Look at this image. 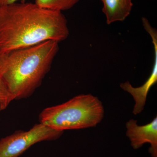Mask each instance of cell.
Here are the masks:
<instances>
[{
    "label": "cell",
    "mask_w": 157,
    "mask_h": 157,
    "mask_svg": "<svg viewBox=\"0 0 157 157\" xmlns=\"http://www.w3.org/2000/svg\"><path fill=\"white\" fill-rule=\"evenodd\" d=\"M14 100V96L11 91L0 78V112L6 109Z\"/></svg>",
    "instance_id": "9c48e42d"
},
{
    "label": "cell",
    "mask_w": 157,
    "mask_h": 157,
    "mask_svg": "<svg viewBox=\"0 0 157 157\" xmlns=\"http://www.w3.org/2000/svg\"><path fill=\"white\" fill-rule=\"evenodd\" d=\"M104 112L103 104L97 97L80 94L43 109L39 114V123L61 132L86 128L100 123Z\"/></svg>",
    "instance_id": "3957f363"
},
{
    "label": "cell",
    "mask_w": 157,
    "mask_h": 157,
    "mask_svg": "<svg viewBox=\"0 0 157 157\" xmlns=\"http://www.w3.org/2000/svg\"><path fill=\"white\" fill-rule=\"evenodd\" d=\"M126 135L134 149H138L145 143H149V152L152 157H157V117L150 123L137 125V121L131 119L126 124Z\"/></svg>",
    "instance_id": "5b68a950"
},
{
    "label": "cell",
    "mask_w": 157,
    "mask_h": 157,
    "mask_svg": "<svg viewBox=\"0 0 157 157\" xmlns=\"http://www.w3.org/2000/svg\"><path fill=\"white\" fill-rule=\"evenodd\" d=\"M59 50L58 42L48 41L0 52V78L14 100L29 98L40 86Z\"/></svg>",
    "instance_id": "7a4b0ae2"
},
{
    "label": "cell",
    "mask_w": 157,
    "mask_h": 157,
    "mask_svg": "<svg viewBox=\"0 0 157 157\" xmlns=\"http://www.w3.org/2000/svg\"><path fill=\"white\" fill-rule=\"evenodd\" d=\"M154 48V63L150 76L142 86L139 87H134L129 81L121 83L122 89L131 94L135 101V105L133 113L135 115L142 112L146 103L147 97L150 90L157 82V39H152Z\"/></svg>",
    "instance_id": "8992f818"
},
{
    "label": "cell",
    "mask_w": 157,
    "mask_h": 157,
    "mask_svg": "<svg viewBox=\"0 0 157 157\" xmlns=\"http://www.w3.org/2000/svg\"><path fill=\"white\" fill-rule=\"evenodd\" d=\"M62 12L35 3H14L0 7V52L26 48L48 41H64L69 36Z\"/></svg>",
    "instance_id": "6da1fadb"
},
{
    "label": "cell",
    "mask_w": 157,
    "mask_h": 157,
    "mask_svg": "<svg viewBox=\"0 0 157 157\" xmlns=\"http://www.w3.org/2000/svg\"><path fill=\"white\" fill-rule=\"evenodd\" d=\"M79 0H35V4L40 8L51 11H66L72 9Z\"/></svg>",
    "instance_id": "ba28073f"
},
{
    "label": "cell",
    "mask_w": 157,
    "mask_h": 157,
    "mask_svg": "<svg viewBox=\"0 0 157 157\" xmlns=\"http://www.w3.org/2000/svg\"><path fill=\"white\" fill-rule=\"evenodd\" d=\"M19 0H0V7L12 5L17 3Z\"/></svg>",
    "instance_id": "30bf717a"
},
{
    "label": "cell",
    "mask_w": 157,
    "mask_h": 157,
    "mask_svg": "<svg viewBox=\"0 0 157 157\" xmlns=\"http://www.w3.org/2000/svg\"><path fill=\"white\" fill-rule=\"evenodd\" d=\"M102 11L107 24L123 21L131 14L133 4L132 0H101Z\"/></svg>",
    "instance_id": "52a82bcc"
},
{
    "label": "cell",
    "mask_w": 157,
    "mask_h": 157,
    "mask_svg": "<svg viewBox=\"0 0 157 157\" xmlns=\"http://www.w3.org/2000/svg\"><path fill=\"white\" fill-rule=\"evenodd\" d=\"M63 133L40 123L29 131H17L0 140V157H19L34 144L57 140Z\"/></svg>",
    "instance_id": "277c9868"
}]
</instances>
